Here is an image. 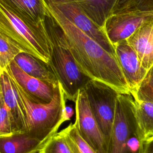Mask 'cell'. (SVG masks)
Returning a JSON list of instances; mask_svg holds the SVG:
<instances>
[{
	"label": "cell",
	"instance_id": "cell-14",
	"mask_svg": "<svg viewBox=\"0 0 153 153\" xmlns=\"http://www.w3.org/2000/svg\"><path fill=\"white\" fill-rule=\"evenodd\" d=\"M13 60L20 69L29 75L54 87L59 85V81L50 63L23 51L19 53Z\"/></svg>",
	"mask_w": 153,
	"mask_h": 153
},
{
	"label": "cell",
	"instance_id": "cell-3",
	"mask_svg": "<svg viewBox=\"0 0 153 153\" xmlns=\"http://www.w3.org/2000/svg\"><path fill=\"white\" fill-rule=\"evenodd\" d=\"M0 35L25 52L50 63L51 42L46 23L29 22L9 9L0 1Z\"/></svg>",
	"mask_w": 153,
	"mask_h": 153
},
{
	"label": "cell",
	"instance_id": "cell-21",
	"mask_svg": "<svg viewBox=\"0 0 153 153\" xmlns=\"http://www.w3.org/2000/svg\"><path fill=\"white\" fill-rule=\"evenodd\" d=\"M37 152L71 153V149L63 133L60 131L51 136Z\"/></svg>",
	"mask_w": 153,
	"mask_h": 153
},
{
	"label": "cell",
	"instance_id": "cell-17",
	"mask_svg": "<svg viewBox=\"0 0 153 153\" xmlns=\"http://www.w3.org/2000/svg\"><path fill=\"white\" fill-rule=\"evenodd\" d=\"M27 132L0 136V153H30L38 151L45 143Z\"/></svg>",
	"mask_w": 153,
	"mask_h": 153
},
{
	"label": "cell",
	"instance_id": "cell-4",
	"mask_svg": "<svg viewBox=\"0 0 153 153\" xmlns=\"http://www.w3.org/2000/svg\"><path fill=\"white\" fill-rule=\"evenodd\" d=\"M45 23L52 46L50 63L62 85L66 99L75 102L79 91L91 79L76 63L62 29L51 13L46 18Z\"/></svg>",
	"mask_w": 153,
	"mask_h": 153
},
{
	"label": "cell",
	"instance_id": "cell-23",
	"mask_svg": "<svg viewBox=\"0 0 153 153\" xmlns=\"http://www.w3.org/2000/svg\"><path fill=\"white\" fill-rule=\"evenodd\" d=\"M131 95L134 99L153 103V74L151 70Z\"/></svg>",
	"mask_w": 153,
	"mask_h": 153
},
{
	"label": "cell",
	"instance_id": "cell-7",
	"mask_svg": "<svg viewBox=\"0 0 153 153\" xmlns=\"http://www.w3.org/2000/svg\"><path fill=\"white\" fill-rule=\"evenodd\" d=\"M75 123L84 140L96 153H109V147L90 106L84 88L75 100Z\"/></svg>",
	"mask_w": 153,
	"mask_h": 153
},
{
	"label": "cell",
	"instance_id": "cell-26",
	"mask_svg": "<svg viewBox=\"0 0 153 153\" xmlns=\"http://www.w3.org/2000/svg\"><path fill=\"white\" fill-rule=\"evenodd\" d=\"M151 72H152V74H153V67H152V68H151Z\"/></svg>",
	"mask_w": 153,
	"mask_h": 153
},
{
	"label": "cell",
	"instance_id": "cell-20",
	"mask_svg": "<svg viewBox=\"0 0 153 153\" xmlns=\"http://www.w3.org/2000/svg\"><path fill=\"white\" fill-rule=\"evenodd\" d=\"M138 11H153V0H117L112 14Z\"/></svg>",
	"mask_w": 153,
	"mask_h": 153
},
{
	"label": "cell",
	"instance_id": "cell-12",
	"mask_svg": "<svg viewBox=\"0 0 153 153\" xmlns=\"http://www.w3.org/2000/svg\"><path fill=\"white\" fill-rule=\"evenodd\" d=\"M0 88L4 100L10 111L14 133H27L28 126L23 106L5 69L0 74Z\"/></svg>",
	"mask_w": 153,
	"mask_h": 153
},
{
	"label": "cell",
	"instance_id": "cell-13",
	"mask_svg": "<svg viewBox=\"0 0 153 153\" xmlns=\"http://www.w3.org/2000/svg\"><path fill=\"white\" fill-rule=\"evenodd\" d=\"M148 71L153 67V22L138 28L126 39Z\"/></svg>",
	"mask_w": 153,
	"mask_h": 153
},
{
	"label": "cell",
	"instance_id": "cell-16",
	"mask_svg": "<svg viewBox=\"0 0 153 153\" xmlns=\"http://www.w3.org/2000/svg\"><path fill=\"white\" fill-rule=\"evenodd\" d=\"M131 107L136 125V134L140 145L153 139V103L134 99Z\"/></svg>",
	"mask_w": 153,
	"mask_h": 153
},
{
	"label": "cell",
	"instance_id": "cell-11",
	"mask_svg": "<svg viewBox=\"0 0 153 153\" xmlns=\"http://www.w3.org/2000/svg\"><path fill=\"white\" fill-rule=\"evenodd\" d=\"M14 79L35 102L48 103L53 99L56 87L24 72L13 60L5 69Z\"/></svg>",
	"mask_w": 153,
	"mask_h": 153
},
{
	"label": "cell",
	"instance_id": "cell-24",
	"mask_svg": "<svg viewBox=\"0 0 153 153\" xmlns=\"http://www.w3.org/2000/svg\"><path fill=\"white\" fill-rule=\"evenodd\" d=\"M10 111L6 105L0 88V136L14 134Z\"/></svg>",
	"mask_w": 153,
	"mask_h": 153
},
{
	"label": "cell",
	"instance_id": "cell-9",
	"mask_svg": "<svg viewBox=\"0 0 153 153\" xmlns=\"http://www.w3.org/2000/svg\"><path fill=\"white\" fill-rule=\"evenodd\" d=\"M153 22V11H138L112 14L103 30L113 45L126 40L138 28Z\"/></svg>",
	"mask_w": 153,
	"mask_h": 153
},
{
	"label": "cell",
	"instance_id": "cell-5",
	"mask_svg": "<svg viewBox=\"0 0 153 153\" xmlns=\"http://www.w3.org/2000/svg\"><path fill=\"white\" fill-rule=\"evenodd\" d=\"M91 112L109 147L118 93L109 85L93 79L84 87Z\"/></svg>",
	"mask_w": 153,
	"mask_h": 153
},
{
	"label": "cell",
	"instance_id": "cell-8",
	"mask_svg": "<svg viewBox=\"0 0 153 153\" xmlns=\"http://www.w3.org/2000/svg\"><path fill=\"white\" fill-rule=\"evenodd\" d=\"M57 8L78 28L91 38L109 53L115 54L114 46L108 38L103 28L93 22L80 8L75 0H45Z\"/></svg>",
	"mask_w": 153,
	"mask_h": 153
},
{
	"label": "cell",
	"instance_id": "cell-6",
	"mask_svg": "<svg viewBox=\"0 0 153 153\" xmlns=\"http://www.w3.org/2000/svg\"><path fill=\"white\" fill-rule=\"evenodd\" d=\"M131 94H118L109 142V153H127L128 143L136 134V125L131 107Z\"/></svg>",
	"mask_w": 153,
	"mask_h": 153
},
{
	"label": "cell",
	"instance_id": "cell-15",
	"mask_svg": "<svg viewBox=\"0 0 153 153\" xmlns=\"http://www.w3.org/2000/svg\"><path fill=\"white\" fill-rule=\"evenodd\" d=\"M14 13L23 19L38 25L45 23L50 16L45 0H0Z\"/></svg>",
	"mask_w": 153,
	"mask_h": 153
},
{
	"label": "cell",
	"instance_id": "cell-1",
	"mask_svg": "<svg viewBox=\"0 0 153 153\" xmlns=\"http://www.w3.org/2000/svg\"><path fill=\"white\" fill-rule=\"evenodd\" d=\"M46 4L62 29L71 52L83 72L91 79L103 82L120 94H131L115 56L72 23L54 7Z\"/></svg>",
	"mask_w": 153,
	"mask_h": 153
},
{
	"label": "cell",
	"instance_id": "cell-27",
	"mask_svg": "<svg viewBox=\"0 0 153 153\" xmlns=\"http://www.w3.org/2000/svg\"><path fill=\"white\" fill-rule=\"evenodd\" d=\"M37 152H38V151H35V152H30V153H38Z\"/></svg>",
	"mask_w": 153,
	"mask_h": 153
},
{
	"label": "cell",
	"instance_id": "cell-2",
	"mask_svg": "<svg viewBox=\"0 0 153 153\" xmlns=\"http://www.w3.org/2000/svg\"><path fill=\"white\" fill-rule=\"evenodd\" d=\"M11 78L25 112L28 126L27 133L46 142L57 132L63 123L70 119L66 108L67 99L62 85L59 82L56 87L53 99L50 103H41L33 101Z\"/></svg>",
	"mask_w": 153,
	"mask_h": 153
},
{
	"label": "cell",
	"instance_id": "cell-22",
	"mask_svg": "<svg viewBox=\"0 0 153 153\" xmlns=\"http://www.w3.org/2000/svg\"><path fill=\"white\" fill-rule=\"evenodd\" d=\"M20 52H22L20 49L0 35V74Z\"/></svg>",
	"mask_w": 153,
	"mask_h": 153
},
{
	"label": "cell",
	"instance_id": "cell-25",
	"mask_svg": "<svg viewBox=\"0 0 153 153\" xmlns=\"http://www.w3.org/2000/svg\"><path fill=\"white\" fill-rule=\"evenodd\" d=\"M139 153H153V139L140 145Z\"/></svg>",
	"mask_w": 153,
	"mask_h": 153
},
{
	"label": "cell",
	"instance_id": "cell-19",
	"mask_svg": "<svg viewBox=\"0 0 153 153\" xmlns=\"http://www.w3.org/2000/svg\"><path fill=\"white\" fill-rule=\"evenodd\" d=\"M71 149V153H96L81 137L75 122L70 123L61 130Z\"/></svg>",
	"mask_w": 153,
	"mask_h": 153
},
{
	"label": "cell",
	"instance_id": "cell-10",
	"mask_svg": "<svg viewBox=\"0 0 153 153\" xmlns=\"http://www.w3.org/2000/svg\"><path fill=\"white\" fill-rule=\"evenodd\" d=\"M114 46L115 57L131 94L136 91L149 71L142 66L136 53L126 40Z\"/></svg>",
	"mask_w": 153,
	"mask_h": 153
},
{
	"label": "cell",
	"instance_id": "cell-18",
	"mask_svg": "<svg viewBox=\"0 0 153 153\" xmlns=\"http://www.w3.org/2000/svg\"><path fill=\"white\" fill-rule=\"evenodd\" d=\"M84 13L103 29L106 20L112 14L117 0H75Z\"/></svg>",
	"mask_w": 153,
	"mask_h": 153
}]
</instances>
